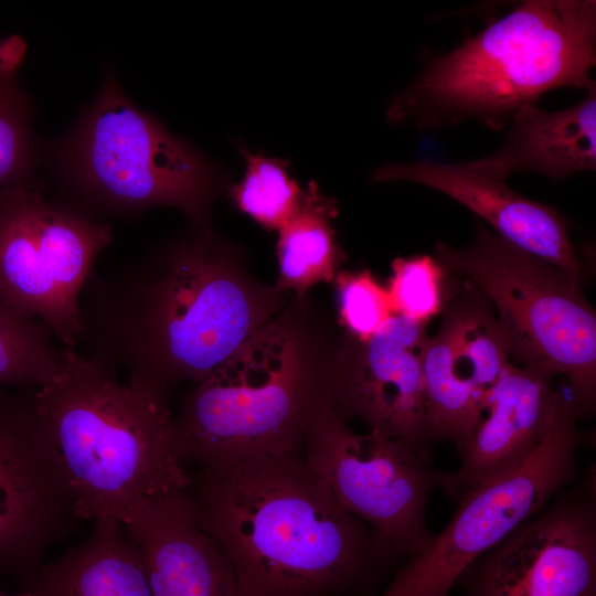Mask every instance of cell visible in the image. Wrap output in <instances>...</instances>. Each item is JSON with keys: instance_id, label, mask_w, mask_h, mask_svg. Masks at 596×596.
<instances>
[{"instance_id": "44dd1931", "label": "cell", "mask_w": 596, "mask_h": 596, "mask_svg": "<svg viewBox=\"0 0 596 596\" xmlns=\"http://www.w3.org/2000/svg\"><path fill=\"white\" fill-rule=\"evenodd\" d=\"M25 54L20 35L0 39V189L45 183L36 175L43 140L32 129L34 103L18 81Z\"/></svg>"}, {"instance_id": "52a82bcc", "label": "cell", "mask_w": 596, "mask_h": 596, "mask_svg": "<svg viewBox=\"0 0 596 596\" xmlns=\"http://www.w3.org/2000/svg\"><path fill=\"white\" fill-rule=\"evenodd\" d=\"M435 259L490 301L508 339L509 361L567 379L577 418L596 403V315L584 281L478 223L475 240L435 244Z\"/></svg>"}, {"instance_id": "ba28073f", "label": "cell", "mask_w": 596, "mask_h": 596, "mask_svg": "<svg viewBox=\"0 0 596 596\" xmlns=\"http://www.w3.org/2000/svg\"><path fill=\"white\" fill-rule=\"evenodd\" d=\"M46 182L0 189V299L75 350L81 296L114 231L46 196Z\"/></svg>"}, {"instance_id": "277c9868", "label": "cell", "mask_w": 596, "mask_h": 596, "mask_svg": "<svg viewBox=\"0 0 596 596\" xmlns=\"http://www.w3.org/2000/svg\"><path fill=\"white\" fill-rule=\"evenodd\" d=\"M62 354L61 374L33 389V403L77 520L123 524L142 502L188 489L168 401L119 382L102 361Z\"/></svg>"}, {"instance_id": "9c48e42d", "label": "cell", "mask_w": 596, "mask_h": 596, "mask_svg": "<svg viewBox=\"0 0 596 596\" xmlns=\"http://www.w3.org/2000/svg\"><path fill=\"white\" fill-rule=\"evenodd\" d=\"M570 397L551 429L517 469L464 492L444 530L408 558L376 596H450L461 573L539 514L577 473L584 436Z\"/></svg>"}, {"instance_id": "7c38bea8", "label": "cell", "mask_w": 596, "mask_h": 596, "mask_svg": "<svg viewBox=\"0 0 596 596\" xmlns=\"http://www.w3.org/2000/svg\"><path fill=\"white\" fill-rule=\"evenodd\" d=\"M76 521L35 413L33 389L0 386V572L20 583Z\"/></svg>"}, {"instance_id": "5bb4252c", "label": "cell", "mask_w": 596, "mask_h": 596, "mask_svg": "<svg viewBox=\"0 0 596 596\" xmlns=\"http://www.w3.org/2000/svg\"><path fill=\"white\" fill-rule=\"evenodd\" d=\"M448 300L428 336L423 377L430 441L460 448L480 416L486 394L509 361L505 331L490 301L468 281Z\"/></svg>"}, {"instance_id": "9a60e30c", "label": "cell", "mask_w": 596, "mask_h": 596, "mask_svg": "<svg viewBox=\"0 0 596 596\" xmlns=\"http://www.w3.org/2000/svg\"><path fill=\"white\" fill-rule=\"evenodd\" d=\"M553 377L508 363L486 394L478 422L458 448L461 465L446 472L443 489L454 499L521 466L551 429L566 395Z\"/></svg>"}, {"instance_id": "5b68a950", "label": "cell", "mask_w": 596, "mask_h": 596, "mask_svg": "<svg viewBox=\"0 0 596 596\" xmlns=\"http://www.w3.org/2000/svg\"><path fill=\"white\" fill-rule=\"evenodd\" d=\"M595 1H524L453 51L432 56L391 100L386 118L422 129L475 119L500 130L551 89L595 84Z\"/></svg>"}, {"instance_id": "603a6c76", "label": "cell", "mask_w": 596, "mask_h": 596, "mask_svg": "<svg viewBox=\"0 0 596 596\" xmlns=\"http://www.w3.org/2000/svg\"><path fill=\"white\" fill-rule=\"evenodd\" d=\"M246 169L240 183L227 187L235 206L268 231L279 230L295 212L301 190L288 174V161L240 147Z\"/></svg>"}, {"instance_id": "7a4b0ae2", "label": "cell", "mask_w": 596, "mask_h": 596, "mask_svg": "<svg viewBox=\"0 0 596 596\" xmlns=\"http://www.w3.org/2000/svg\"><path fill=\"white\" fill-rule=\"evenodd\" d=\"M191 476L196 522L246 596H376L402 565L301 455L251 457Z\"/></svg>"}, {"instance_id": "ac0fdd59", "label": "cell", "mask_w": 596, "mask_h": 596, "mask_svg": "<svg viewBox=\"0 0 596 596\" xmlns=\"http://www.w3.org/2000/svg\"><path fill=\"white\" fill-rule=\"evenodd\" d=\"M576 105L546 111L535 105L520 108L502 147L467 162L492 179L517 171H534L553 180L596 168V85Z\"/></svg>"}, {"instance_id": "2e32d148", "label": "cell", "mask_w": 596, "mask_h": 596, "mask_svg": "<svg viewBox=\"0 0 596 596\" xmlns=\"http://www.w3.org/2000/svg\"><path fill=\"white\" fill-rule=\"evenodd\" d=\"M371 179L374 182L407 181L437 190L483 219L499 236L566 269L582 281L585 279L584 265L558 210L520 195L504 181L487 177L468 163L432 160L390 163L374 170Z\"/></svg>"}, {"instance_id": "7402d4cb", "label": "cell", "mask_w": 596, "mask_h": 596, "mask_svg": "<svg viewBox=\"0 0 596 596\" xmlns=\"http://www.w3.org/2000/svg\"><path fill=\"white\" fill-rule=\"evenodd\" d=\"M40 320L26 317L0 299V386L38 389L63 369L62 350Z\"/></svg>"}, {"instance_id": "3957f363", "label": "cell", "mask_w": 596, "mask_h": 596, "mask_svg": "<svg viewBox=\"0 0 596 596\" xmlns=\"http://www.w3.org/2000/svg\"><path fill=\"white\" fill-rule=\"evenodd\" d=\"M341 341L337 318L308 294H292L184 396L172 417L182 464L202 469L301 455L315 418L333 407Z\"/></svg>"}, {"instance_id": "e0dca14e", "label": "cell", "mask_w": 596, "mask_h": 596, "mask_svg": "<svg viewBox=\"0 0 596 596\" xmlns=\"http://www.w3.org/2000/svg\"><path fill=\"white\" fill-rule=\"evenodd\" d=\"M153 596H246L228 558L198 524L188 489L142 502L123 523Z\"/></svg>"}, {"instance_id": "8fae6325", "label": "cell", "mask_w": 596, "mask_h": 596, "mask_svg": "<svg viewBox=\"0 0 596 596\" xmlns=\"http://www.w3.org/2000/svg\"><path fill=\"white\" fill-rule=\"evenodd\" d=\"M551 501L461 573L464 596H596L595 467Z\"/></svg>"}, {"instance_id": "484cf974", "label": "cell", "mask_w": 596, "mask_h": 596, "mask_svg": "<svg viewBox=\"0 0 596 596\" xmlns=\"http://www.w3.org/2000/svg\"><path fill=\"white\" fill-rule=\"evenodd\" d=\"M0 596H35V595H33V594H31V593H28V592H23V590H22L21 593L17 594V595H10V594L3 593V592L0 589Z\"/></svg>"}, {"instance_id": "d4e9b609", "label": "cell", "mask_w": 596, "mask_h": 596, "mask_svg": "<svg viewBox=\"0 0 596 596\" xmlns=\"http://www.w3.org/2000/svg\"><path fill=\"white\" fill-rule=\"evenodd\" d=\"M333 283L337 321L344 333L366 340L394 316L386 288L370 270H341Z\"/></svg>"}, {"instance_id": "ffe728a7", "label": "cell", "mask_w": 596, "mask_h": 596, "mask_svg": "<svg viewBox=\"0 0 596 596\" xmlns=\"http://www.w3.org/2000/svg\"><path fill=\"white\" fill-rule=\"evenodd\" d=\"M337 213V201L317 183L301 190L295 212L278 230V288L304 296L316 284L333 283L345 260L332 227Z\"/></svg>"}, {"instance_id": "6da1fadb", "label": "cell", "mask_w": 596, "mask_h": 596, "mask_svg": "<svg viewBox=\"0 0 596 596\" xmlns=\"http://www.w3.org/2000/svg\"><path fill=\"white\" fill-rule=\"evenodd\" d=\"M291 295L256 279L241 246L210 225H190L113 274L91 273L78 344L168 401L180 384L212 373Z\"/></svg>"}, {"instance_id": "cb8c5ba5", "label": "cell", "mask_w": 596, "mask_h": 596, "mask_svg": "<svg viewBox=\"0 0 596 596\" xmlns=\"http://www.w3.org/2000/svg\"><path fill=\"white\" fill-rule=\"evenodd\" d=\"M455 286L435 257L419 255L395 258L385 288L394 315L429 323L443 313Z\"/></svg>"}, {"instance_id": "4fadbf2b", "label": "cell", "mask_w": 596, "mask_h": 596, "mask_svg": "<svg viewBox=\"0 0 596 596\" xmlns=\"http://www.w3.org/2000/svg\"><path fill=\"white\" fill-rule=\"evenodd\" d=\"M427 327L394 315L366 340L342 331L333 411L347 424L359 419L432 456L423 377Z\"/></svg>"}, {"instance_id": "d6986e66", "label": "cell", "mask_w": 596, "mask_h": 596, "mask_svg": "<svg viewBox=\"0 0 596 596\" xmlns=\"http://www.w3.org/2000/svg\"><path fill=\"white\" fill-rule=\"evenodd\" d=\"M35 596H153L140 549L114 519L19 583Z\"/></svg>"}, {"instance_id": "30bf717a", "label": "cell", "mask_w": 596, "mask_h": 596, "mask_svg": "<svg viewBox=\"0 0 596 596\" xmlns=\"http://www.w3.org/2000/svg\"><path fill=\"white\" fill-rule=\"evenodd\" d=\"M301 457L338 503L390 542L404 562L432 541L427 507L446 472L429 467L430 456L377 433L356 434L328 407L312 422Z\"/></svg>"}, {"instance_id": "8992f818", "label": "cell", "mask_w": 596, "mask_h": 596, "mask_svg": "<svg viewBox=\"0 0 596 596\" xmlns=\"http://www.w3.org/2000/svg\"><path fill=\"white\" fill-rule=\"evenodd\" d=\"M54 198L98 220L132 219L156 206L209 225L224 174L199 149L132 103L111 66L64 135L42 142Z\"/></svg>"}]
</instances>
